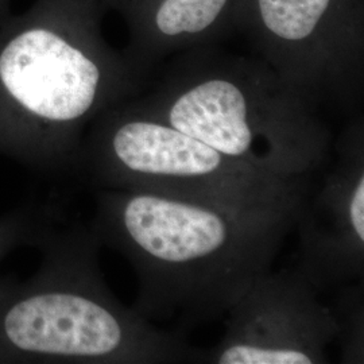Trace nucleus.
<instances>
[{
    "instance_id": "8",
    "label": "nucleus",
    "mask_w": 364,
    "mask_h": 364,
    "mask_svg": "<svg viewBox=\"0 0 364 364\" xmlns=\"http://www.w3.org/2000/svg\"><path fill=\"white\" fill-rule=\"evenodd\" d=\"M331 0H259L262 19L279 38L301 41L309 37L326 14Z\"/></svg>"
},
{
    "instance_id": "6",
    "label": "nucleus",
    "mask_w": 364,
    "mask_h": 364,
    "mask_svg": "<svg viewBox=\"0 0 364 364\" xmlns=\"http://www.w3.org/2000/svg\"><path fill=\"white\" fill-rule=\"evenodd\" d=\"M166 124L279 180L308 188L321 165L259 127L243 90L225 78H209L181 93L169 107Z\"/></svg>"
},
{
    "instance_id": "7",
    "label": "nucleus",
    "mask_w": 364,
    "mask_h": 364,
    "mask_svg": "<svg viewBox=\"0 0 364 364\" xmlns=\"http://www.w3.org/2000/svg\"><path fill=\"white\" fill-rule=\"evenodd\" d=\"M299 219L309 264L302 273L313 285L326 279L359 272L364 246L363 164L344 170L328 182L312 207L305 201Z\"/></svg>"
},
{
    "instance_id": "2",
    "label": "nucleus",
    "mask_w": 364,
    "mask_h": 364,
    "mask_svg": "<svg viewBox=\"0 0 364 364\" xmlns=\"http://www.w3.org/2000/svg\"><path fill=\"white\" fill-rule=\"evenodd\" d=\"M92 228L50 223L36 247L37 273L0 281V364L151 363L183 346L117 301L97 267Z\"/></svg>"
},
{
    "instance_id": "1",
    "label": "nucleus",
    "mask_w": 364,
    "mask_h": 364,
    "mask_svg": "<svg viewBox=\"0 0 364 364\" xmlns=\"http://www.w3.org/2000/svg\"><path fill=\"white\" fill-rule=\"evenodd\" d=\"M92 231L130 260L135 311L196 323L230 312L272 272L299 216L247 210L141 189H100Z\"/></svg>"
},
{
    "instance_id": "3",
    "label": "nucleus",
    "mask_w": 364,
    "mask_h": 364,
    "mask_svg": "<svg viewBox=\"0 0 364 364\" xmlns=\"http://www.w3.org/2000/svg\"><path fill=\"white\" fill-rule=\"evenodd\" d=\"M76 173L99 189H141L299 216L308 188L279 180L149 119H127L81 146Z\"/></svg>"
},
{
    "instance_id": "4",
    "label": "nucleus",
    "mask_w": 364,
    "mask_h": 364,
    "mask_svg": "<svg viewBox=\"0 0 364 364\" xmlns=\"http://www.w3.org/2000/svg\"><path fill=\"white\" fill-rule=\"evenodd\" d=\"M103 75L90 55L48 30L0 52V154L45 176L77 169L76 126L95 108Z\"/></svg>"
},
{
    "instance_id": "10",
    "label": "nucleus",
    "mask_w": 364,
    "mask_h": 364,
    "mask_svg": "<svg viewBox=\"0 0 364 364\" xmlns=\"http://www.w3.org/2000/svg\"><path fill=\"white\" fill-rule=\"evenodd\" d=\"M50 223V213L46 207L34 204L0 216V262L15 248L36 246Z\"/></svg>"
},
{
    "instance_id": "5",
    "label": "nucleus",
    "mask_w": 364,
    "mask_h": 364,
    "mask_svg": "<svg viewBox=\"0 0 364 364\" xmlns=\"http://www.w3.org/2000/svg\"><path fill=\"white\" fill-rule=\"evenodd\" d=\"M304 275L260 277L227 313L228 332L213 355L219 364L324 363L338 320L321 306Z\"/></svg>"
},
{
    "instance_id": "9",
    "label": "nucleus",
    "mask_w": 364,
    "mask_h": 364,
    "mask_svg": "<svg viewBox=\"0 0 364 364\" xmlns=\"http://www.w3.org/2000/svg\"><path fill=\"white\" fill-rule=\"evenodd\" d=\"M227 0H164L156 13L158 28L166 36L201 33L223 11Z\"/></svg>"
}]
</instances>
